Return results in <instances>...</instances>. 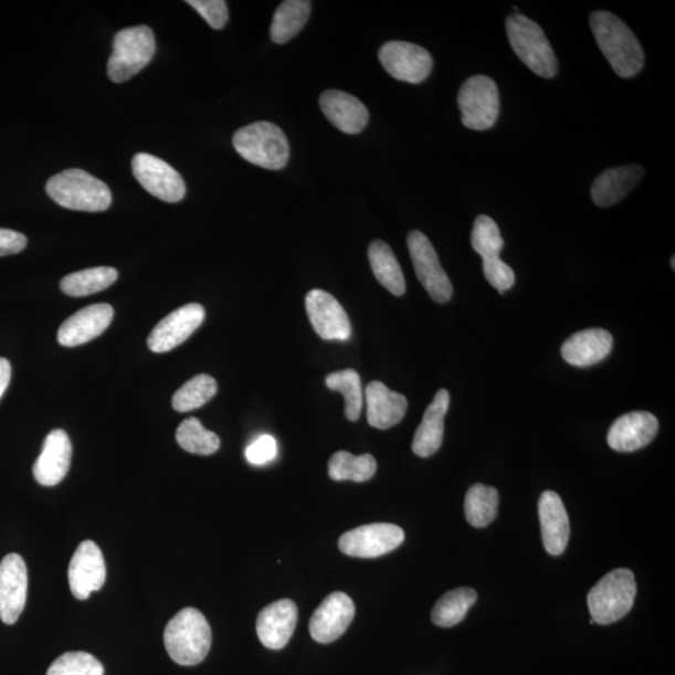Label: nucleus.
<instances>
[{"label": "nucleus", "mask_w": 675, "mask_h": 675, "mask_svg": "<svg viewBox=\"0 0 675 675\" xmlns=\"http://www.w3.org/2000/svg\"><path fill=\"white\" fill-rule=\"evenodd\" d=\"M483 273L492 287L500 294L506 293L516 283L515 272L500 259L483 261Z\"/></svg>", "instance_id": "obj_39"}, {"label": "nucleus", "mask_w": 675, "mask_h": 675, "mask_svg": "<svg viewBox=\"0 0 675 675\" xmlns=\"http://www.w3.org/2000/svg\"><path fill=\"white\" fill-rule=\"evenodd\" d=\"M407 243L418 281L434 302L449 303L453 296V285L431 241L422 232L413 231L409 233Z\"/></svg>", "instance_id": "obj_9"}, {"label": "nucleus", "mask_w": 675, "mask_h": 675, "mask_svg": "<svg viewBox=\"0 0 675 675\" xmlns=\"http://www.w3.org/2000/svg\"><path fill=\"white\" fill-rule=\"evenodd\" d=\"M156 53V38L147 25L130 27L114 36L108 77L125 83L145 70Z\"/></svg>", "instance_id": "obj_7"}, {"label": "nucleus", "mask_w": 675, "mask_h": 675, "mask_svg": "<svg viewBox=\"0 0 675 675\" xmlns=\"http://www.w3.org/2000/svg\"><path fill=\"white\" fill-rule=\"evenodd\" d=\"M499 493L494 487L474 484L465 496L464 510L471 526L484 528L497 518Z\"/></svg>", "instance_id": "obj_30"}, {"label": "nucleus", "mask_w": 675, "mask_h": 675, "mask_svg": "<svg viewBox=\"0 0 675 675\" xmlns=\"http://www.w3.org/2000/svg\"><path fill=\"white\" fill-rule=\"evenodd\" d=\"M277 454V441L272 435L265 434L249 445L245 451V458L253 465H264L275 460Z\"/></svg>", "instance_id": "obj_41"}, {"label": "nucleus", "mask_w": 675, "mask_h": 675, "mask_svg": "<svg viewBox=\"0 0 675 675\" xmlns=\"http://www.w3.org/2000/svg\"><path fill=\"white\" fill-rule=\"evenodd\" d=\"M306 309L313 328L321 339L347 340L350 320L340 303L326 291L313 289L306 297Z\"/></svg>", "instance_id": "obj_15"}, {"label": "nucleus", "mask_w": 675, "mask_h": 675, "mask_svg": "<svg viewBox=\"0 0 675 675\" xmlns=\"http://www.w3.org/2000/svg\"><path fill=\"white\" fill-rule=\"evenodd\" d=\"M674 261H675V256H672V270L675 271V265H674Z\"/></svg>", "instance_id": "obj_44"}, {"label": "nucleus", "mask_w": 675, "mask_h": 675, "mask_svg": "<svg viewBox=\"0 0 675 675\" xmlns=\"http://www.w3.org/2000/svg\"><path fill=\"white\" fill-rule=\"evenodd\" d=\"M12 367L6 358H0V398L7 391L9 382H11Z\"/></svg>", "instance_id": "obj_43"}, {"label": "nucleus", "mask_w": 675, "mask_h": 675, "mask_svg": "<svg viewBox=\"0 0 675 675\" xmlns=\"http://www.w3.org/2000/svg\"><path fill=\"white\" fill-rule=\"evenodd\" d=\"M463 125L472 130H487L499 116V92L487 75H474L465 81L458 93Z\"/></svg>", "instance_id": "obj_8"}, {"label": "nucleus", "mask_w": 675, "mask_h": 675, "mask_svg": "<svg viewBox=\"0 0 675 675\" xmlns=\"http://www.w3.org/2000/svg\"><path fill=\"white\" fill-rule=\"evenodd\" d=\"M114 317L109 304H94L66 319L60 328L59 341L63 347H78L88 344L106 330Z\"/></svg>", "instance_id": "obj_21"}, {"label": "nucleus", "mask_w": 675, "mask_h": 675, "mask_svg": "<svg viewBox=\"0 0 675 675\" xmlns=\"http://www.w3.org/2000/svg\"><path fill=\"white\" fill-rule=\"evenodd\" d=\"M165 645L170 658L192 667L202 663L211 650V625L201 612L184 608L167 624Z\"/></svg>", "instance_id": "obj_2"}, {"label": "nucleus", "mask_w": 675, "mask_h": 675, "mask_svg": "<svg viewBox=\"0 0 675 675\" xmlns=\"http://www.w3.org/2000/svg\"><path fill=\"white\" fill-rule=\"evenodd\" d=\"M330 391L344 394L346 401V416L350 422H357L363 408V389L360 377L355 369H345L331 373L326 378Z\"/></svg>", "instance_id": "obj_34"}, {"label": "nucleus", "mask_w": 675, "mask_h": 675, "mask_svg": "<svg viewBox=\"0 0 675 675\" xmlns=\"http://www.w3.org/2000/svg\"><path fill=\"white\" fill-rule=\"evenodd\" d=\"M28 570L24 559L15 553L0 562V620L14 624L27 603Z\"/></svg>", "instance_id": "obj_16"}, {"label": "nucleus", "mask_w": 675, "mask_h": 675, "mask_svg": "<svg viewBox=\"0 0 675 675\" xmlns=\"http://www.w3.org/2000/svg\"><path fill=\"white\" fill-rule=\"evenodd\" d=\"M368 256L376 280L394 296H403L407 289L404 274L391 246L383 241H373L369 245Z\"/></svg>", "instance_id": "obj_28"}, {"label": "nucleus", "mask_w": 675, "mask_h": 675, "mask_svg": "<svg viewBox=\"0 0 675 675\" xmlns=\"http://www.w3.org/2000/svg\"><path fill=\"white\" fill-rule=\"evenodd\" d=\"M233 146L242 158L265 169H282L289 160L287 136L273 123L256 122L238 129L233 137Z\"/></svg>", "instance_id": "obj_4"}, {"label": "nucleus", "mask_w": 675, "mask_h": 675, "mask_svg": "<svg viewBox=\"0 0 675 675\" xmlns=\"http://www.w3.org/2000/svg\"><path fill=\"white\" fill-rule=\"evenodd\" d=\"M541 537L551 556L563 555L569 541L570 527L563 500L553 491L541 494L539 499Z\"/></svg>", "instance_id": "obj_23"}, {"label": "nucleus", "mask_w": 675, "mask_h": 675, "mask_svg": "<svg viewBox=\"0 0 675 675\" xmlns=\"http://www.w3.org/2000/svg\"><path fill=\"white\" fill-rule=\"evenodd\" d=\"M658 428L657 418L648 412L624 414L618 418L608 432V444L615 452H635L653 442Z\"/></svg>", "instance_id": "obj_19"}, {"label": "nucleus", "mask_w": 675, "mask_h": 675, "mask_svg": "<svg viewBox=\"0 0 675 675\" xmlns=\"http://www.w3.org/2000/svg\"><path fill=\"white\" fill-rule=\"evenodd\" d=\"M298 622V608L291 599L274 602L260 613L256 634L268 650L280 651L292 639Z\"/></svg>", "instance_id": "obj_18"}, {"label": "nucleus", "mask_w": 675, "mask_h": 675, "mask_svg": "<svg viewBox=\"0 0 675 675\" xmlns=\"http://www.w3.org/2000/svg\"><path fill=\"white\" fill-rule=\"evenodd\" d=\"M404 531L389 523H375L347 531L338 546L345 555L356 558H378L391 553L403 544Z\"/></svg>", "instance_id": "obj_11"}, {"label": "nucleus", "mask_w": 675, "mask_h": 675, "mask_svg": "<svg viewBox=\"0 0 675 675\" xmlns=\"http://www.w3.org/2000/svg\"><path fill=\"white\" fill-rule=\"evenodd\" d=\"M451 395L446 389L435 394L433 402L428 405L423 421L414 435L412 450L421 458H428L439 452L444 435V420L449 413Z\"/></svg>", "instance_id": "obj_26"}, {"label": "nucleus", "mask_w": 675, "mask_h": 675, "mask_svg": "<svg viewBox=\"0 0 675 675\" xmlns=\"http://www.w3.org/2000/svg\"><path fill=\"white\" fill-rule=\"evenodd\" d=\"M477 593L472 588H458L445 593L433 608L432 621L442 629L460 624L475 602Z\"/></svg>", "instance_id": "obj_33"}, {"label": "nucleus", "mask_w": 675, "mask_h": 675, "mask_svg": "<svg viewBox=\"0 0 675 675\" xmlns=\"http://www.w3.org/2000/svg\"><path fill=\"white\" fill-rule=\"evenodd\" d=\"M312 3L307 0H285L273 17L271 38L274 43L284 44L293 40L307 24Z\"/></svg>", "instance_id": "obj_29"}, {"label": "nucleus", "mask_w": 675, "mask_h": 675, "mask_svg": "<svg viewBox=\"0 0 675 675\" xmlns=\"http://www.w3.org/2000/svg\"><path fill=\"white\" fill-rule=\"evenodd\" d=\"M204 318L205 310L197 303L187 304L170 313L151 330L148 338L149 349L156 354H166L177 348L202 326Z\"/></svg>", "instance_id": "obj_13"}, {"label": "nucleus", "mask_w": 675, "mask_h": 675, "mask_svg": "<svg viewBox=\"0 0 675 675\" xmlns=\"http://www.w3.org/2000/svg\"><path fill=\"white\" fill-rule=\"evenodd\" d=\"M103 664L92 654L68 652L56 658L46 675H103Z\"/></svg>", "instance_id": "obj_38"}, {"label": "nucleus", "mask_w": 675, "mask_h": 675, "mask_svg": "<svg viewBox=\"0 0 675 675\" xmlns=\"http://www.w3.org/2000/svg\"><path fill=\"white\" fill-rule=\"evenodd\" d=\"M636 594L634 574L630 569H615L601 579L588 594V607L594 623L612 624L632 610Z\"/></svg>", "instance_id": "obj_6"}, {"label": "nucleus", "mask_w": 675, "mask_h": 675, "mask_svg": "<svg viewBox=\"0 0 675 675\" xmlns=\"http://www.w3.org/2000/svg\"><path fill=\"white\" fill-rule=\"evenodd\" d=\"M45 190L56 204L72 211L104 212L112 204L109 187L82 169L53 176Z\"/></svg>", "instance_id": "obj_3"}, {"label": "nucleus", "mask_w": 675, "mask_h": 675, "mask_svg": "<svg viewBox=\"0 0 675 675\" xmlns=\"http://www.w3.org/2000/svg\"><path fill=\"white\" fill-rule=\"evenodd\" d=\"M131 168L140 186L160 201L178 203L184 198L187 188L182 176L165 160L138 154L133 158Z\"/></svg>", "instance_id": "obj_10"}, {"label": "nucleus", "mask_w": 675, "mask_h": 675, "mask_svg": "<svg viewBox=\"0 0 675 675\" xmlns=\"http://www.w3.org/2000/svg\"><path fill=\"white\" fill-rule=\"evenodd\" d=\"M613 337L602 328H591L576 333L562 346V357L574 367H591L610 356Z\"/></svg>", "instance_id": "obj_24"}, {"label": "nucleus", "mask_w": 675, "mask_h": 675, "mask_svg": "<svg viewBox=\"0 0 675 675\" xmlns=\"http://www.w3.org/2000/svg\"><path fill=\"white\" fill-rule=\"evenodd\" d=\"M379 61L394 80L418 84L433 70V59L424 48L408 42H388L379 51Z\"/></svg>", "instance_id": "obj_12"}, {"label": "nucleus", "mask_w": 675, "mask_h": 675, "mask_svg": "<svg viewBox=\"0 0 675 675\" xmlns=\"http://www.w3.org/2000/svg\"><path fill=\"white\" fill-rule=\"evenodd\" d=\"M377 472V462L373 455L361 454L354 455L346 451L333 454L329 464L328 473L333 481H354L363 483L372 479Z\"/></svg>", "instance_id": "obj_32"}, {"label": "nucleus", "mask_w": 675, "mask_h": 675, "mask_svg": "<svg viewBox=\"0 0 675 675\" xmlns=\"http://www.w3.org/2000/svg\"><path fill=\"white\" fill-rule=\"evenodd\" d=\"M176 439L184 451L198 455L214 454L221 446L220 436L205 430L197 418H188V420L180 424Z\"/></svg>", "instance_id": "obj_36"}, {"label": "nucleus", "mask_w": 675, "mask_h": 675, "mask_svg": "<svg viewBox=\"0 0 675 675\" xmlns=\"http://www.w3.org/2000/svg\"><path fill=\"white\" fill-rule=\"evenodd\" d=\"M368 423L378 430H389L401 423L408 409L407 398L391 391L384 383H369L366 388Z\"/></svg>", "instance_id": "obj_25"}, {"label": "nucleus", "mask_w": 675, "mask_h": 675, "mask_svg": "<svg viewBox=\"0 0 675 675\" xmlns=\"http://www.w3.org/2000/svg\"><path fill=\"white\" fill-rule=\"evenodd\" d=\"M187 4L193 7L213 30H222L230 19L224 0H188Z\"/></svg>", "instance_id": "obj_40"}, {"label": "nucleus", "mask_w": 675, "mask_h": 675, "mask_svg": "<svg viewBox=\"0 0 675 675\" xmlns=\"http://www.w3.org/2000/svg\"><path fill=\"white\" fill-rule=\"evenodd\" d=\"M27 246V236L22 233L0 228V256L21 253Z\"/></svg>", "instance_id": "obj_42"}, {"label": "nucleus", "mask_w": 675, "mask_h": 675, "mask_svg": "<svg viewBox=\"0 0 675 675\" xmlns=\"http://www.w3.org/2000/svg\"><path fill=\"white\" fill-rule=\"evenodd\" d=\"M471 242L483 261L499 259L504 241L496 222L488 215H479L474 222Z\"/></svg>", "instance_id": "obj_37"}, {"label": "nucleus", "mask_w": 675, "mask_h": 675, "mask_svg": "<svg viewBox=\"0 0 675 675\" xmlns=\"http://www.w3.org/2000/svg\"><path fill=\"white\" fill-rule=\"evenodd\" d=\"M107 568L101 548L85 540L72 557L68 579L72 594L85 601L106 583Z\"/></svg>", "instance_id": "obj_14"}, {"label": "nucleus", "mask_w": 675, "mask_h": 675, "mask_svg": "<svg viewBox=\"0 0 675 675\" xmlns=\"http://www.w3.org/2000/svg\"><path fill=\"white\" fill-rule=\"evenodd\" d=\"M118 280V272L112 267H97L75 272L61 282V289L70 297H87L106 291Z\"/></svg>", "instance_id": "obj_31"}, {"label": "nucleus", "mask_w": 675, "mask_h": 675, "mask_svg": "<svg viewBox=\"0 0 675 675\" xmlns=\"http://www.w3.org/2000/svg\"><path fill=\"white\" fill-rule=\"evenodd\" d=\"M320 109L326 118L346 135H358L369 120V112L354 95L341 91H327L320 95Z\"/></svg>", "instance_id": "obj_22"}, {"label": "nucleus", "mask_w": 675, "mask_h": 675, "mask_svg": "<svg viewBox=\"0 0 675 675\" xmlns=\"http://www.w3.org/2000/svg\"><path fill=\"white\" fill-rule=\"evenodd\" d=\"M599 50L621 78H633L643 70L644 52L636 36L622 19L610 12H594L589 18Z\"/></svg>", "instance_id": "obj_1"}, {"label": "nucleus", "mask_w": 675, "mask_h": 675, "mask_svg": "<svg viewBox=\"0 0 675 675\" xmlns=\"http://www.w3.org/2000/svg\"><path fill=\"white\" fill-rule=\"evenodd\" d=\"M356 607L344 592L329 594L313 614L309 631L313 640L328 644L340 639L355 620Z\"/></svg>", "instance_id": "obj_17"}, {"label": "nucleus", "mask_w": 675, "mask_h": 675, "mask_svg": "<svg viewBox=\"0 0 675 675\" xmlns=\"http://www.w3.org/2000/svg\"><path fill=\"white\" fill-rule=\"evenodd\" d=\"M645 175L642 166L632 165L604 170L592 186L591 196L598 207L620 203L641 182Z\"/></svg>", "instance_id": "obj_27"}, {"label": "nucleus", "mask_w": 675, "mask_h": 675, "mask_svg": "<svg viewBox=\"0 0 675 675\" xmlns=\"http://www.w3.org/2000/svg\"><path fill=\"white\" fill-rule=\"evenodd\" d=\"M506 24L508 41L518 59L539 77H556L558 61L544 30L523 14L509 15Z\"/></svg>", "instance_id": "obj_5"}, {"label": "nucleus", "mask_w": 675, "mask_h": 675, "mask_svg": "<svg viewBox=\"0 0 675 675\" xmlns=\"http://www.w3.org/2000/svg\"><path fill=\"white\" fill-rule=\"evenodd\" d=\"M72 442L68 434L55 430L46 435L43 451L34 463V478L41 486L54 487L68 474L72 461Z\"/></svg>", "instance_id": "obj_20"}, {"label": "nucleus", "mask_w": 675, "mask_h": 675, "mask_svg": "<svg viewBox=\"0 0 675 675\" xmlns=\"http://www.w3.org/2000/svg\"><path fill=\"white\" fill-rule=\"evenodd\" d=\"M218 392L215 379L208 375H199L188 380L173 395V408L179 413L194 411L203 407Z\"/></svg>", "instance_id": "obj_35"}]
</instances>
